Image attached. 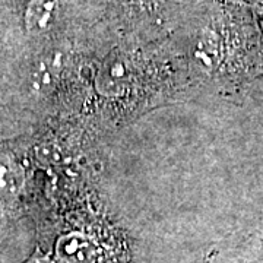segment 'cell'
<instances>
[{
    "mask_svg": "<svg viewBox=\"0 0 263 263\" xmlns=\"http://www.w3.org/2000/svg\"><path fill=\"white\" fill-rule=\"evenodd\" d=\"M25 184V171L15 158L0 155V202L9 203L21 195Z\"/></svg>",
    "mask_w": 263,
    "mask_h": 263,
    "instance_id": "obj_5",
    "label": "cell"
},
{
    "mask_svg": "<svg viewBox=\"0 0 263 263\" xmlns=\"http://www.w3.org/2000/svg\"><path fill=\"white\" fill-rule=\"evenodd\" d=\"M62 0H28L24 10V27L29 34H41L54 22Z\"/></svg>",
    "mask_w": 263,
    "mask_h": 263,
    "instance_id": "obj_4",
    "label": "cell"
},
{
    "mask_svg": "<svg viewBox=\"0 0 263 263\" xmlns=\"http://www.w3.org/2000/svg\"><path fill=\"white\" fill-rule=\"evenodd\" d=\"M143 3H148V5H155V3H160L162 0H141Z\"/></svg>",
    "mask_w": 263,
    "mask_h": 263,
    "instance_id": "obj_8",
    "label": "cell"
},
{
    "mask_svg": "<svg viewBox=\"0 0 263 263\" xmlns=\"http://www.w3.org/2000/svg\"><path fill=\"white\" fill-rule=\"evenodd\" d=\"M138 67L130 57L116 53L100 66L95 76V88L105 98H120L129 94L138 81Z\"/></svg>",
    "mask_w": 263,
    "mask_h": 263,
    "instance_id": "obj_1",
    "label": "cell"
},
{
    "mask_svg": "<svg viewBox=\"0 0 263 263\" xmlns=\"http://www.w3.org/2000/svg\"><path fill=\"white\" fill-rule=\"evenodd\" d=\"M56 257L62 263H101L103 250L92 237L69 233L57 240Z\"/></svg>",
    "mask_w": 263,
    "mask_h": 263,
    "instance_id": "obj_2",
    "label": "cell"
},
{
    "mask_svg": "<svg viewBox=\"0 0 263 263\" xmlns=\"http://www.w3.org/2000/svg\"><path fill=\"white\" fill-rule=\"evenodd\" d=\"M31 263H51L48 259H43V257H37V259H32Z\"/></svg>",
    "mask_w": 263,
    "mask_h": 263,
    "instance_id": "obj_7",
    "label": "cell"
},
{
    "mask_svg": "<svg viewBox=\"0 0 263 263\" xmlns=\"http://www.w3.org/2000/svg\"><path fill=\"white\" fill-rule=\"evenodd\" d=\"M250 10L253 13V18L257 24V28H259V34L262 35L263 40V0H250L249 3Z\"/></svg>",
    "mask_w": 263,
    "mask_h": 263,
    "instance_id": "obj_6",
    "label": "cell"
},
{
    "mask_svg": "<svg viewBox=\"0 0 263 263\" xmlns=\"http://www.w3.org/2000/svg\"><path fill=\"white\" fill-rule=\"evenodd\" d=\"M253 263H263V260H256V262H253Z\"/></svg>",
    "mask_w": 263,
    "mask_h": 263,
    "instance_id": "obj_9",
    "label": "cell"
},
{
    "mask_svg": "<svg viewBox=\"0 0 263 263\" xmlns=\"http://www.w3.org/2000/svg\"><path fill=\"white\" fill-rule=\"evenodd\" d=\"M66 67V54L60 50H53L46 53L35 62L32 67L29 84L34 94H48L60 78Z\"/></svg>",
    "mask_w": 263,
    "mask_h": 263,
    "instance_id": "obj_3",
    "label": "cell"
}]
</instances>
